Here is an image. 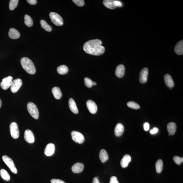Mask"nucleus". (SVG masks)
I'll return each mask as SVG.
<instances>
[{"label":"nucleus","instance_id":"f257e3e1","mask_svg":"<svg viewBox=\"0 0 183 183\" xmlns=\"http://www.w3.org/2000/svg\"><path fill=\"white\" fill-rule=\"evenodd\" d=\"M102 41L98 39L89 40L84 44L83 49L87 54L98 56L104 53L105 48L102 46Z\"/></svg>","mask_w":183,"mask_h":183},{"label":"nucleus","instance_id":"f03ea898","mask_svg":"<svg viewBox=\"0 0 183 183\" xmlns=\"http://www.w3.org/2000/svg\"><path fill=\"white\" fill-rule=\"evenodd\" d=\"M20 63L23 68L28 73L34 74L36 72V68L33 63L27 57H23L21 59Z\"/></svg>","mask_w":183,"mask_h":183},{"label":"nucleus","instance_id":"7ed1b4c3","mask_svg":"<svg viewBox=\"0 0 183 183\" xmlns=\"http://www.w3.org/2000/svg\"><path fill=\"white\" fill-rule=\"evenodd\" d=\"M28 112L33 118L38 120L39 118V113L36 105L32 102H29L27 105Z\"/></svg>","mask_w":183,"mask_h":183},{"label":"nucleus","instance_id":"20e7f679","mask_svg":"<svg viewBox=\"0 0 183 183\" xmlns=\"http://www.w3.org/2000/svg\"><path fill=\"white\" fill-rule=\"evenodd\" d=\"M3 161L14 174H17V169L15 167L14 162L11 158L7 155H4L2 157Z\"/></svg>","mask_w":183,"mask_h":183},{"label":"nucleus","instance_id":"39448f33","mask_svg":"<svg viewBox=\"0 0 183 183\" xmlns=\"http://www.w3.org/2000/svg\"><path fill=\"white\" fill-rule=\"evenodd\" d=\"M51 21L57 26H61L63 24V20L61 16L55 12H51L49 14Z\"/></svg>","mask_w":183,"mask_h":183},{"label":"nucleus","instance_id":"423d86ee","mask_svg":"<svg viewBox=\"0 0 183 183\" xmlns=\"http://www.w3.org/2000/svg\"><path fill=\"white\" fill-rule=\"evenodd\" d=\"M10 134L14 139H17L19 137V133L18 125L16 122H12L10 126Z\"/></svg>","mask_w":183,"mask_h":183},{"label":"nucleus","instance_id":"0eeeda50","mask_svg":"<svg viewBox=\"0 0 183 183\" xmlns=\"http://www.w3.org/2000/svg\"><path fill=\"white\" fill-rule=\"evenodd\" d=\"M71 134L72 139L76 143L82 144L85 141L83 135L79 132L73 131L71 132Z\"/></svg>","mask_w":183,"mask_h":183},{"label":"nucleus","instance_id":"6e6552de","mask_svg":"<svg viewBox=\"0 0 183 183\" xmlns=\"http://www.w3.org/2000/svg\"><path fill=\"white\" fill-rule=\"evenodd\" d=\"M13 78L11 76L6 77L2 80L1 83V88L4 90H7L11 87Z\"/></svg>","mask_w":183,"mask_h":183},{"label":"nucleus","instance_id":"1a4fd4ad","mask_svg":"<svg viewBox=\"0 0 183 183\" xmlns=\"http://www.w3.org/2000/svg\"><path fill=\"white\" fill-rule=\"evenodd\" d=\"M22 85V80L19 79H16L12 81L11 86V91L13 93L18 91Z\"/></svg>","mask_w":183,"mask_h":183},{"label":"nucleus","instance_id":"9d476101","mask_svg":"<svg viewBox=\"0 0 183 183\" xmlns=\"http://www.w3.org/2000/svg\"><path fill=\"white\" fill-rule=\"evenodd\" d=\"M24 138L26 142L30 143H34L35 141V137L32 132L30 129H26L24 132Z\"/></svg>","mask_w":183,"mask_h":183},{"label":"nucleus","instance_id":"9b49d317","mask_svg":"<svg viewBox=\"0 0 183 183\" xmlns=\"http://www.w3.org/2000/svg\"><path fill=\"white\" fill-rule=\"evenodd\" d=\"M149 70L147 67L144 68L140 73L139 81L141 83H145L147 81Z\"/></svg>","mask_w":183,"mask_h":183},{"label":"nucleus","instance_id":"f8f14e48","mask_svg":"<svg viewBox=\"0 0 183 183\" xmlns=\"http://www.w3.org/2000/svg\"><path fill=\"white\" fill-rule=\"evenodd\" d=\"M87 106L89 112L92 114H95L97 111V107L95 103L91 100L87 102Z\"/></svg>","mask_w":183,"mask_h":183},{"label":"nucleus","instance_id":"ddd939ff","mask_svg":"<svg viewBox=\"0 0 183 183\" xmlns=\"http://www.w3.org/2000/svg\"><path fill=\"white\" fill-rule=\"evenodd\" d=\"M55 150V145L52 143L47 145L45 150L44 153L46 156H52L54 153Z\"/></svg>","mask_w":183,"mask_h":183},{"label":"nucleus","instance_id":"4468645a","mask_svg":"<svg viewBox=\"0 0 183 183\" xmlns=\"http://www.w3.org/2000/svg\"><path fill=\"white\" fill-rule=\"evenodd\" d=\"M84 165L83 164L77 162L74 164L72 166V170L74 173H79L83 171L84 169Z\"/></svg>","mask_w":183,"mask_h":183},{"label":"nucleus","instance_id":"2eb2a0df","mask_svg":"<svg viewBox=\"0 0 183 183\" xmlns=\"http://www.w3.org/2000/svg\"><path fill=\"white\" fill-rule=\"evenodd\" d=\"M164 79L166 85L168 87L172 88L174 87V83L171 76L168 74H166L164 76Z\"/></svg>","mask_w":183,"mask_h":183},{"label":"nucleus","instance_id":"dca6fc26","mask_svg":"<svg viewBox=\"0 0 183 183\" xmlns=\"http://www.w3.org/2000/svg\"><path fill=\"white\" fill-rule=\"evenodd\" d=\"M125 69L124 65L120 64L116 68V74L119 78H122L125 74Z\"/></svg>","mask_w":183,"mask_h":183},{"label":"nucleus","instance_id":"f3484780","mask_svg":"<svg viewBox=\"0 0 183 183\" xmlns=\"http://www.w3.org/2000/svg\"><path fill=\"white\" fill-rule=\"evenodd\" d=\"M131 161V156L128 154H126L123 156L120 162L121 166L123 168H125L128 166L129 164Z\"/></svg>","mask_w":183,"mask_h":183},{"label":"nucleus","instance_id":"a211bd4d","mask_svg":"<svg viewBox=\"0 0 183 183\" xmlns=\"http://www.w3.org/2000/svg\"><path fill=\"white\" fill-rule=\"evenodd\" d=\"M124 131V127L122 123H118L115 129V134L117 137H120L123 134Z\"/></svg>","mask_w":183,"mask_h":183},{"label":"nucleus","instance_id":"6ab92c4d","mask_svg":"<svg viewBox=\"0 0 183 183\" xmlns=\"http://www.w3.org/2000/svg\"><path fill=\"white\" fill-rule=\"evenodd\" d=\"M8 35L10 38L13 40L19 38L20 35L19 32L17 30L13 28L10 29Z\"/></svg>","mask_w":183,"mask_h":183},{"label":"nucleus","instance_id":"aec40b11","mask_svg":"<svg viewBox=\"0 0 183 183\" xmlns=\"http://www.w3.org/2000/svg\"><path fill=\"white\" fill-rule=\"evenodd\" d=\"M69 105L70 109L74 113L77 114L79 113V110L76 103L73 98L70 99L69 101Z\"/></svg>","mask_w":183,"mask_h":183},{"label":"nucleus","instance_id":"412c9836","mask_svg":"<svg viewBox=\"0 0 183 183\" xmlns=\"http://www.w3.org/2000/svg\"><path fill=\"white\" fill-rule=\"evenodd\" d=\"M177 126L175 123L170 122L167 125V130L169 134L173 135L175 134L176 131Z\"/></svg>","mask_w":183,"mask_h":183},{"label":"nucleus","instance_id":"4be33fe9","mask_svg":"<svg viewBox=\"0 0 183 183\" xmlns=\"http://www.w3.org/2000/svg\"><path fill=\"white\" fill-rule=\"evenodd\" d=\"M175 52L176 54L181 55L183 53V40H181L176 44L174 48Z\"/></svg>","mask_w":183,"mask_h":183},{"label":"nucleus","instance_id":"5701e85b","mask_svg":"<svg viewBox=\"0 0 183 183\" xmlns=\"http://www.w3.org/2000/svg\"><path fill=\"white\" fill-rule=\"evenodd\" d=\"M99 157L101 161L103 163L107 161L109 159V156L107 152L104 149L101 150Z\"/></svg>","mask_w":183,"mask_h":183},{"label":"nucleus","instance_id":"b1692460","mask_svg":"<svg viewBox=\"0 0 183 183\" xmlns=\"http://www.w3.org/2000/svg\"><path fill=\"white\" fill-rule=\"evenodd\" d=\"M52 92L54 97L57 100L60 99L62 96L60 88L58 87L53 88L52 89Z\"/></svg>","mask_w":183,"mask_h":183},{"label":"nucleus","instance_id":"393cba45","mask_svg":"<svg viewBox=\"0 0 183 183\" xmlns=\"http://www.w3.org/2000/svg\"><path fill=\"white\" fill-rule=\"evenodd\" d=\"M104 5L107 8L110 9H114L116 8L114 3V1L112 0H104L103 1Z\"/></svg>","mask_w":183,"mask_h":183},{"label":"nucleus","instance_id":"a878e982","mask_svg":"<svg viewBox=\"0 0 183 183\" xmlns=\"http://www.w3.org/2000/svg\"><path fill=\"white\" fill-rule=\"evenodd\" d=\"M0 176L3 180L6 181H9L10 180V177L9 173L4 169L0 170Z\"/></svg>","mask_w":183,"mask_h":183},{"label":"nucleus","instance_id":"bb28decb","mask_svg":"<svg viewBox=\"0 0 183 183\" xmlns=\"http://www.w3.org/2000/svg\"><path fill=\"white\" fill-rule=\"evenodd\" d=\"M57 71L60 74H65L68 71V68L65 65H61L57 68Z\"/></svg>","mask_w":183,"mask_h":183},{"label":"nucleus","instance_id":"cd10ccee","mask_svg":"<svg viewBox=\"0 0 183 183\" xmlns=\"http://www.w3.org/2000/svg\"><path fill=\"white\" fill-rule=\"evenodd\" d=\"M156 171L158 173H161L163 168V162L161 159H158L156 163Z\"/></svg>","mask_w":183,"mask_h":183},{"label":"nucleus","instance_id":"c85d7f7f","mask_svg":"<svg viewBox=\"0 0 183 183\" xmlns=\"http://www.w3.org/2000/svg\"><path fill=\"white\" fill-rule=\"evenodd\" d=\"M40 23L42 27L47 31L51 32L52 31V27L45 20H41L40 21Z\"/></svg>","mask_w":183,"mask_h":183},{"label":"nucleus","instance_id":"c756f323","mask_svg":"<svg viewBox=\"0 0 183 183\" xmlns=\"http://www.w3.org/2000/svg\"><path fill=\"white\" fill-rule=\"evenodd\" d=\"M24 24L28 27H31L33 25V21L32 19L30 16L28 15H26L24 16Z\"/></svg>","mask_w":183,"mask_h":183},{"label":"nucleus","instance_id":"7c9ffc66","mask_svg":"<svg viewBox=\"0 0 183 183\" xmlns=\"http://www.w3.org/2000/svg\"><path fill=\"white\" fill-rule=\"evenodd\" d=\"M18 0H10L9 4V8L10 10H13L17 7Z\"/></svg>","mask_w":183,"mask_h":183},{"label":"nucleus","instance_id":"2f4dec72","mask_svg":"<svg viewBox=\"0 0 183 183\" xmlns=\"http://www.w3.org/2000/svg\"><path fill=\"white\" fill-rule=\"evenodd\" d=\"M127 106L129 108L134 109H138L140 108L139 104L134 102L131 101L127 103Z\"/></svg>","mask_w":183,"mask_h":183},{"label":"nucleus","instance_id":"473e14b6","mask_svg":"<svg viewBox=\"0 0 183 183\" xmlns=\"http://www.w3.org/2000/svg\"><path fill=\"white\" fill-rule=\"evenodd\" d=\"M84 81L85 86L88 88H91L93 86V81L89 78L85 77L84 79Z\"/></svg>","mask_w":183,"mask_h":183},{"label":"nucleus","instance_id":"72a5a7b5","mask_svg":"<svg viewBox=\"0 0 183 183\" xmlns=\"http://www.w3.org/2000/svg\"><path fill=\"white\" fill-rule=\"evenodd\" d=\"M173 160L176 164L180 165L183 161V158L175 156L173 158Z\"/></svg>","mask_w":183,"mask_h":183},{"label":"nucleus","instance_id":"f704fd0d","mask_svg":"<svg viewBox=\"0 0 183 183\" xmlns=\"http://www.w3.org/2000/svg\"><path fill=\"white\" fill-rule=\"evenodd\" d=\"M72 1L78 6L82 7L84 5L85 3L83 0H73Z\"/></svg>","mask_w":183,"mask_h":183},{"label":"nucleus","instance_id":"c9c22d12","mask_svg":"<svg viewBox=\"0 0 183 183\" xmlns=\"http://www.w3.org/2000/svg\"><path fill=\"white\" fill-rule=\"evenodd\" d=\"M158 131H159V129L157 127H154L150 131V133L151 134H155L158 132Z\"/></svg>","mask_w":183,"mask_h":183},{"label":"nucleus","instance_id":"e433bc0d","mask_svg":"<svg viewBox=\"0 0 183 183\" xmlns=\"http://www.w3.org/2000/svg\"><path fill=\"white\" fill-rule=\"evenodd\" d=\"M110 183H119L116 176H112L110 178Z\"/></svg>","mask_w":183,"mask_h":183},{"label":"nucleus","instance_id":"4c0bfd02","mask_svg":"<svg viewBox=\"0 0 183 183\" xmlns=\"http://www.w3.org/2000/svg\"><path fill=\"white\" fill-rule=\"evenodd\" d=\"M114 3L116 7H121L123 6L122 2L118 1H114Z\"/></svg>","mask_w":183,"mask_h":183},{"label":"nucleus","instance_id":"58836bf2","mask_svg":"<svg viewBox=\"0 0 183 183\" xmlns=\"http://www.w3.org/2000/svg\"><path fill=\"white\" fill-rule=\"evenodd\" d=\"M51 183H65L63 181L60 180L56 179H53L51 180Z\"/></svg>","mask_w":183,"mask_h":183},{"label":"nucleus","instance_id":"ea45409f","mask_svg":"<svg viewBox=\"0 0 183 183\" xmlns=\"http://www.w3.org/2000/svg\"><path fill=\"white\" fill-rule=\"evenodd\" d=\"M143 128L145 131H148L150 129V125L149 123L147 122H145L143 124Z\"/></svg>","mask_w":183,"mask_h":183},{"label":"nucleus","instance_id":"a19ab883","mask_svg":"<svg viewBox=\"0 0 183 183\" xmlns=\"http://www.w3.org/2000/svg\"><path fill=\"white\" fill-rule=\"evenodd\" d=\"M29 3L31 5H35L37 3V1L36 0H27L26 1Z\"/></svg>","mask_w":183,"mask_h":183},{"label":"nucleus","instance_id":"79ce46f5","mask_svg":"<svg viewBox=\"0 0 183 183\" xmlns=\"http://www.w3.org/2000/svg\"><path fill=\"white\" fill-rule=\"evenodd\" d=\"M93 183H100L97 177H94L93 179Z\"/></svg>","mask_w":183,"mask_h":183},{"label":"nucleus","instance_id":"37998d69","mask_svg":"<svg viewBox=\"0 0 183 183\" xmlns=\"http://www.w3.org/2000/svg\"><path fill=\"white\" fill-rule=\"evenodd\" d=\"M1 106H2V101L1 99H0V108H1Z\"/></svg>","mask_w":183,"mask_h":183},{"label":"nucleus","instance_id":"c03bdc74","mask_svg":"<svg viewBox=\"0 0 183 183\" xmlns=\"http://www.w3.org/2000/svg\"><path fill=\"white\" fill-rule=\"evenodd\" d=\"M97 85V83L93 81V85L96 86Z\"/></svg>","mask_w":183,"mask_h":183}]
</instances>
